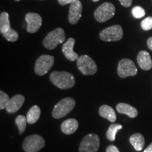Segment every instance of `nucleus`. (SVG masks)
I'll return each mask as SVG.
<instances>
[{"label": "nucleus", "instance_id": "nucleus-25", "mask_svg": "<svg viewBox=\"0 0 152 152\" xmlns=\"http://www.w3.org/2000/svg\"><path fill=\"white\" fill-rule=\"evenodd\" d=\"M9 99L8 94L4 92H3L2 90L0 91V109L3 110L4 109H6L7 106L8 105Z\"/></svg>", "mask_w": 152, "mask_h": 152}, {"label": "nucleus", "instance_id": "nucleus-31", "mask_svg": "<svg viewBox=\"0 0 152 152\" xmlns=\"http://www.w3.org/2000/svg\"><path fill=\"white\" fill-rule=\"evenodd\" d=\"M147 46L150 50L152 51V37H149L147 40Z\"/></svg>", "mask_w": 152, "mask_h": 152}, {"label": "nucleus", "instance_id": "nucleus-3", "mask_svg": "<svg viewBox=\"0 0 152 152\" xmlns=\"http://www.w3.org/2000/svg\"><path fill=\"white\" fill-rule=\"evenodd\" d=\"M75 106V101L71 97L63 99L57 103L52 111V116L56 119H59L66 116Z\"/></svg>", "mask_w": 152, "mask_h": 152}, {"label": "nucleus", "instance_id": "nucleus-1", "mask_svg": "<svg viewBox=\"0 0 152 152\" xmlns=\"http://www.w3.org/2000/svg\"><path fill=\"white\" fill-rule=\"evenodd\" d=\"M49 79L52 84L61 90H68L75 84L74 75L66 71H53L49 75Z\"/></svg>", "mask_w": 152, "mask_h": 152}, {"label": "nucleus", "instance_id": "nucleus-2", "mask_svg": "<svg viewBox=\"0 0 152 152\" xmlns=\"http://www.w3.org/2000/svg\"><path fill=\"white\" fill-rule=\"evenodd\" d=\"M65 39V32L62 28H58L49 32L44 39L42 43L45 48L49 50H52L56 48L58 45L64 43Z\"/></svg>", "mask_w": 152, "mask_h": 152}, {"label": "nucleus", "instance_id": "nucleus-33", "mask_svg": "<svg viewBox=\"0 0 152 152\" xmlns=\"http://www.w3.org/2000/svg\"><path fill=\"white\" fill-rule=\"evenodd\" d=\"M93 1H94V2H96V1H99V0H92Z\"/></svg>", "mask_w": 152, "mask_h": 152}, {"label": "nucleus", "instance_id": "nucleus-11", "mask_svg": "<svg viewBox=\"0 0 152 152\" xmlns=\"http://www.w3.org/2000/svg\"><path fill=\"white\" fill-rule=\"evenodd\" d=\"M27 22V31L30 33H35L41 28L42 19L39 14L35 13H28L25 16Z\"/></svg>", "mask_w": 152, "mask_h": 152}, {"label": "nucleus", "instance_id": "nucleus-9", "mask_svg": "<svg viewBox=\"0 0 152 152\" xmlns=\"http://www.w3.org/2000/svg\"><path fill=\"white\" fill-rule=\"evenodd\" d=\"M54 64V57L50 55H42L35 62V72L38 75L42 76L48 73Z\"/></svg>", "mask_w": 152, "mask_h": 152}, {"label": "nucleus", "instance_id": "nucleus-4", "mask_svg": "<svg viewBox=\"0 0 152 152\" xmlns=\"http://www.w3.org/2000/svg\"><path fill=\"white\" fill-rule=\"evenodd\" d=\"M115 14V8L112 3L105 2L100 5L94 13L95 20L99 23H104L113 18Z\"/></svg>", "mask_w": 152, "mask_h": 152}, {"label": "nucleus", "instance_id": "nucleus-28", "mask_svg": "<svg viewBox=\"0 0 152 152\" xmlns=\"http://www.w3.org/2000/svg\"><path fill=\"white\" fill-rule=\"evenodd\" d=\"M121 4L124 7H130L132 3V0H119Z\"/></svg>", "mask_w": 152, "mask_h": 152}, {"label": "nucleus", "instance_id": "nucleus-16", "mask_svg": "<svg viewBox=\"0 0 152 152\" xmlns=\"http://www.w3.org/2000/svg\"><path fill=\"white\" fill-rule=\"evenodd\" d=\"M78 121L75 118H69L66 120L61 125V130L64 134H73L78 128Z\"/></svg>", "mask_w": 152, "mask_h": 152}, {"label": "nucleus", "instance_id": "nucleus-12", "mask_svg": "<svg viewBox=\"0 0 152 152\" xmlns=\"http://www.w3.org/2000/svg\"><path fill=\"white\" fill-rule=\"evenodd\" d=\"M83 5L80 1L76 0L75 2L71 4L69 8L68 21L71 24H76L79 21L82 16Z\"/></svg>", "mask_w": 152, "mask_h": 152}, {"label": "nucleus", "instance_id": "nucleus-34", "mask_svg": "<svg viewBox=\"0 0 152 152\" xmlns=\"http://www.w3.org/2000/svg\"><path fill=\"white\" fill-rule=\"evenodd\" d=\"M16 1H20V0H16Z\"/></svg>", "mask_w": 152, "mask_h": 152}, {"label": "nucleus", "instance_id": "nucleus-13", "mask_svg": "<svg viewBox=\"0 0 152 152\" xmlns=\"http://www.w3.org/2000/svg\"><path fill=\"white\" fill-rule=\"evenodd\" d=\"M75 39L70 37L62 46V52L67 59L71 61H75L78 59L79 56L77 54L74 52L73 47L75 45Z\"/></svg>", "mask_w": 152, "mask_h": 152}, {"label": "nucleus", "instance_id": "nucleus-26", "mask_svg": "<svg viewBox=\"0 0 152 152\" xmlns=\"http://www.w3.org/2000/svg\"><path fill=\"white\" fill-rule=\"evenodd\" d=\"M132 16L135 18H141L142 17L145 16L146 12L145 10L142 8V7H140V6H136L132 10Z\"/></svg>", "mask_w": 152, "mask_h": 152}, {"label": "nucleus", "instance_id": "nucleus-5", "mask_svg": "<svg viewBox=\"0 0 152 152\" xmlns=\"http://www.w3.org/2000/svg\"><path fill=\"white\" fill-rule=\"evenodd\" d=\"M123 37V28L119 25L110 26L102 30L99 33V37L104 42H117Z\"/></svg>", "mask_w": 152, "mask_h": 152}, {"label": "nucleus", "instance_id": "nucleus-7", "mask_svg": "<svg viewBox=\"0 0 152 152\" xmlns=\"http://www.w3.org/2000/svg\"><path fill=\"white\" fill-rule=\"evenodd\" d=\"M45 145V141L39 134H32L25 138L23 148L26 152H37Z\"/></svg>", "mask_w": 152, "mask_h": 152}, {"label": "nucleus", "instance_id": "nucleus-22", "mask_svg": "<svg viewBox=\"0 0 152 152\" xmlns=\"http://www.w3.org/2000/svg\"><path fill=\"white\" fill-rule=\"evenodd\" d=\"M123 128V126L118 123H113L109 126L107 132L106 133V137L110 141L113 142L115 140V135L119 130Z\"/></svg>", "mask_w": 152, "mask_h": 152}, {"label": "nucleus", "instance_id": "nucleus-8", "mask_svg": "<svg viewBox=\"0 0 152 152\" xmlns=\"http://www.w3.org/2000/svg\"><path fill=\"white\" fill-rule=\"evenodd\" d=\"M99 137L96 134H88L80 144L79 152H97L99 148Z\"/></svg>", "mask_w": 152, "mask_h": 152}, {"label": "nucleus", "instance_id": "nucleus-29", "mask_svg": "<svg viewBox=\"0 0 152 152\" xmlns=\"http://www.w3.org/2000/svg\"><path fill=\"white\" fill-rule=\"evenodd\" d=\"M106 152H120L119 149L115 145H109L106 148Z\"/></svg>", "mask_w": 152, "mask_h": 152}, {"label": "nucleus", "instance_id": "nucleus-18", "mask_svg": "<svg viewBox=\"0 0 152 152\" xmlns=\"http://www.w3.org/2000/svg\"><path fill=\"white\" fill-rule=\"evenodd\" d=\"M99 113L102 118L109 120L110 122L114 123L117 119L114 109L110 106L106 105V104L102 105L99 108Z\"/></svg>", "mask_w": 152, "mask_h": 152}, {"label": "nucleus", "instance_id": "nucleus-21", "mask_svg": "<svg viewBox=\"0 0 152 152\" xmlns=\"http://www.w3.org/2000/svg\"><path fill=\"white\" fill-rule=\"evenodd\" d=\"M11 29L9 22V15L7 12H2L0 14V33L2 35Z\"/></svg>", "mask_w": 152, "mask_h": 152}, {"label": "nucleus", "instance_id": "nucleus-10", "mask_svg": "<svg viewBox=\"0 0 152 152\" xmlns=\"http://www.w3.org/2000/svg\"><path fill=\"white\" fill-rule=\"evenodd\" d=\"M117 71L119 77L121 78L134 76L137 73V68L134 62L128 58H123L120 61Z\"/></svg>", "mask_w": 152, "mask_h": 152}, {"label": "nucleus", "instance_id": "nucleus-14", "mask_svg": "<svg viewBox=\"0 0 152 152\" xmlns=\"http://www.w3.org/2000/svg\"><path fill=\"white\" fill-rule=\"evenodd\" d=\"M25 102V97L22 94H16L10 99L6 110L9 113H14L18 111Z\"/></svg>", "mask_w": 152, "mask_h": 152}, {"label": "nucleus", "instance_id": "nucleus-24", "mask_svg": "<svg viewBox=\"0 0 152 152\" xmlns=\"http://www.w3.org/2000/svg\"><path fill=\"white\" fill-rule=\"evenodd\" d=\"M3 36L9 42H16L18 39V33L16 30H13L12 28H11L8 32L4 34Z\"/></svg>", "mask_w": 152, "mask_h": 152}, {"label": "nucleus", "instance_id": "nucleus-17", "mask_svg": "<svg viewBox=\"0 0 152 152\" xmlns=\"http://www.w3.org/2000/svg\"><path fill=\"white\" fill-rule=\"evenodd\" d=\"M116 110L118 113L121 114H125L131 118H134L137 116L138 115L137 110L128 104L119 103L116 106Z\"/></svg>", "mask_w": 152, "mask_h": 152}, {"label": "nucleus", "instance_id": "nucleus-6", "mask_svg": "<svg viewBox=\"0 0 152 152\" xmlns=\"http://www.w3.org/2000/svg\"><path fill=\"white\" fill-rule=\"evenodd\" d=\"M77 66L79 71L85 75H94L97 71V66L91 57L82 55L77 60Z\"/></svg>", "mask_w": 152, "mask_h": 152}, {"label": "nucleus", "instance_id": "nucleus-23", "mask_svg": "<svg viewBox=\"0 0 152 152\" xmlns=\"http://www.w3.org/2000/svg\"><path fill=\"white\" fill-rule=\"evenodd\" d=\"M27 118H26L24 115H20L16 117L15 120V123L18 127L19 130V134H22L25 132L26 128V123H27Z\"/></svg>", "mask_w": 152, "mask_h": 152}, {"label": "nucleus", "instance_id": "nucleus-19", "mask_svg": "<svg viewBox=\"0 0 152 152\" xmlns=\"http://www.w3.org/2000/svg\"><path fill=\"white\" fill-rule=\"evenodd\" d=\"M130 142L134 149L136 151H140L143 149L145 144V140H144V136L140 133H135L131 135L130 137Z\"/></svg>", "mask_w": 152, "mask_h": 152}, {"label": "nucleus", "instance_id": "nucleus-32", "mask_svg": "<svg viewBox=\"0 0 152 152\" xmlns=\"http://www.w3.org/2000/svg\"><path fill=\"white\" fill-rule=\"evenodd\" d=\"M143 152H152V143L150 144L144 150Z\"/></svg>", "mask_w": 152, "mask_h": 152}, {"label": "nucleus", "instance_id": "nucleus-30", "mask_svg": "<svg viewBox=\"0 0 152 152\" xmlns=\"http://www.w3.org/2000/svg\"><path fill=\"white\" fill-rule=\"evenodd\" d=\"M75 1L76 0H58V2L61 5L64 6V5L68 4H71L75 2Z\"/></svg>", "mask_w": 152, "mask_h": 152}, {"label": "nucleus", "instance_id": "nucleus-27", "mask_svg": "<svg viewBox=\"0 0 152 152\" xmlns=\"http://www.w3.org/2000/svg\"><path fill=\"white\" fill-rule=\"evenodd\" d=\"M141 27L145 31L152 29V17L149 16L144 18L141 22Z\"/></svg>", "mask_w": 152, "mask_h": 152}, {"label": "nucleus", "instance_id": "nucleus-20", "mask_svg": "<svg viewBox=\"0 0 152 152\" xmlns=\"http://www.w3.org/2000/svg\"><path fill=\"white\" fill-rule=\"evenodd\" d=\"M41 110L39 106H33L28 111L26 118H27V121L29 124H34L39 120L40 117Z\"/></svg>", "mask_w": 152, "mask_h": 152}, {"label": "nucleus", "instance_id": "nucleus-15", "mask_svg": "<svg viewBox=\"0 0 152 152\" xmlns=\"http://www.w3.org/2000/svg\"><path fill=\"white\" fill-rule=\"evenodd\" d=\"M137 61L140 67L144 71H149L152 68V60L150 54L146 51L139 52Z\"/></svg>", "mask_w": 152, "mask_h": 152}]
</instances>
